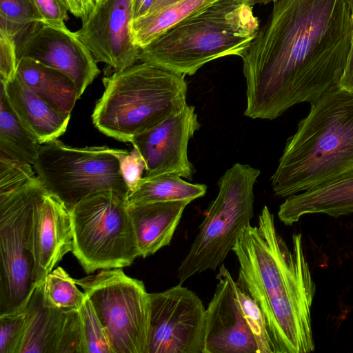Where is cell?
<instances>
[{"label": "cell", "mask_w": 353, "mask_h": 353, "mask_svg": "<svg viewBox=\"0 0 353 353\" xmlns=\"http://www.w3.org/2000/svg\"><path fill=\"white\" fill-rule=\"evenodd\" d=\"M261 171L234 163L218 182L219 192L210 205L189 251L178 268L179 284L204 271L216 270L232 250L254 212V185Z\"/></svg>", "instance_id": "8992f818"}, {"label": "cell", "mask_w": 353, "mask_h": 353, "mask_svg": "<svg viewBox=\"0 0 353 353\" xmlns=\"http://www.w3.org/2000/svg\"><path fill=\"white\" fill-rule=\"evenodd\" d=\"M317 213L334 217L353 213V173L286 197L278 216L292 225L303 215Z\"/></svg>", "instance_id": "e0dca14e"}, {"label": "cell", "mask_w": 353, "mask_h": 353, "mask_svg": "<svg viewBox=\"0 0 353 353\" xmlns=\"http://www.w3.org/2000/svg\"><path fill=\"white\" fill-rule=\"evenodd\" d=\"M259 27L252 6L236 0H217L139 48L138 59L193 75L216 59L242 57Z\"/></svg>", "instance_id": "277c9868"}, {"label": "cell", "mask_w": 353, "mask_h": 353, "mask_svg": "<svg viewBox=\"0 0 353 353\" xmlns=\"http://www.w3.org/2000/svg\"><path fill=\"white\" fill-rule=\"evenodd\" d=\"M239 2L248 5L250 6H253L254 4L256 3H262V4H267L271 2L275 3L279 0H236Z\"/></svg>", "instance_id": "74e56055"}, {"label": "cell", "mask_w": 353, "mask_h": 353, "mask_svg": "<svg viewBox=\"0 0 353 353\" xmlns=\"http://www.w3.org/2000/svg\"><path fill=\"white\" fill-rule=\"evenodd\" d=\"M19 59L13 37L0 31L1 83H6L16 77Z\"/></svg>", "instance_id": "1f68e13d"}, {"label": "cell", "mask_w": 353, "mask_h": 353, "mask_svg": "<svg viewBox=\"0 0 353 353\" xmlns=\"http://www.w3.org/2000/svg\"><path fill=\"white\" fill-rule=\"evenodd\" d=\"M64 3L69 12L81 20L92 11L95 6L93 0H64Z\"/></svg>", "instance_id": "836d02e7"}, {"label": "cell", "mask_w": 353, "mask_h": 353, "mask_svg": "<svg viewBox=\"0 0 353 353\" xmlns=\"http://www.w3.org/2000/svg\"><path fill=\"white\" fill-rule=\"evenodd\" d=\"M93 1L94 2V5H96V4H99V3H102V2H103L105 0H93Z\"/></svg>", "instance_id": "ab89813d"}, {"label": "cell", "mask_w": 353, "mask_h": 353, "mask_svg": "<svg viewBox=\"0 0 353 353\" xmlns=\"http://www.w3.org/2000/svg\"><path fill=\"white\" fill-rule=\"evenodd\" d=\"M353 173V92L338 87L310 103L272 176L278 197Z\"/></svg>", "instance_id": "3957f363"}, {"label": "cell", "mask_w": 353, "mask_h": 353, "mask_svg": "<svg viewBox=\"0 0 353 353\" xmlns=\"http://www.w3.org/2000/svg\"><path fill=\"white\" fill-rule=\"evenodd\" d=\"M40 144L11 108L1 86L0 157L32 165Z\"/></svg>", "instance_id": "cb8c5ba5"}, {"label": "cell", "mask_w": 353, "mask_h": 353, "mask_svg": "<svg viewBox=\"0 0 353 353\" xmlns=\"http://www.w3.org/2000/svg\"><path fill=\"white\" fill-rule=\"evenodd\" d=\"M74 281L91 301L113 353H148L150 293L141 281L121 268Z\"/></svg>", "instance_id": "9c48e42d"}, {"label": "cell", "mask_w": 353, "mask_h": 353, "mask_svg": "<svg viewBox=\"0 0 353 353\" xmlns=\"http://www.w3.org/2000/svg\"><path fill=\"white\" fill-rule=\"evenodd\" d=\"M39 11L42 21L46 23L64 26L68 19L69 11L65 5L60 0H32Z\"/></svg>", "instance_id": "d6a6232c"}, {"label": "cell", "mask_w": 353, "mask_h": 353, "mask_svg": "<svg viewBox=\"0 0 353 353\" xmlns=\"http://www.w3.org/2000/svg\"><path fill=\"white\" fill-rule=\"evenodd\" d=\"M217 0H181L161 10L132 20L130 32L134 43L143 48L191 15Z\"/></svg>", "instance_id": "7402d4cb"}, {"label": "cell", "mask_w": 353, "mask_h": 353, "mask_svg": "<svg viewBox=\"0 0 353 353\" xmlns=\"http://www.w3.org/2000/svg\"><path fill=\"white\" fill-rule=\"evenodd\" d=\"M32 165L0 157V195L8 194L37 175Z\"/></svg>", "instance_id": "f1b7e54d"}, {"label": "cell", "mask_w": 353, "mask_h": 353, "mask_svg": "<svg viewBox=\"0 0 353 353\" xmlns=\"http://www.w3.org/2000/svg\"><path fill=\"white\" fill-rule=\"evenodd\" d=\"M34 279L42 283L65 254L73 248L72 218L69 209L46 189L36 200L30 228Z\"/></svg>", "instance_id": "9a60e30c"}, {"label": "cell", "mask_w": 353, "mask_h": 353, "mask_svg": "<svg viewBox=\"0 0 353 353\" xmlns=\"http://www.w3.org/2000/svg\"><path fill=\"white\" fill-rule=\"evenodd\" d=\"M133 0H105L96 4L77 34L92 52L114 72L139 61V48L133 42L130 24Z\"/></svg>", "instance_id": "4fadbf2b"}, {"label": "cell", "mask_w": 353, "mask_h": 353, "mask_svg": "<svg viewBox=\"0 0 353 353\" xmlns=\"http://www.w3.org/2000/svg\"><path fill=\"white\" fill-rule=\"evenodd\" d=\"M205 184L191 183L179 175L159 174L144 176L127 197L128 205L155 202L189 200L205 195Z\"/></svg>", "instance_id": "603a6c76"}, {"label": "cell", "mask_w": 353, "mask_h": 353, "mask_svg": "<svg viewBox=\"0 0 353 353\" xmlns=\"http://www.w3.org/2000/svg\"><path fill=\"white\" fill-rule=\"evenodd\" d=\"M339 87L353 92V35L345 67L341 77Z\"/></svg>", "instance_id": "e575fe53"}, {"label": "cell", "mask_w": 353, "mask_h": 353, "mask_svg": "<svg viewBox=\"0 0 353 353\" xmlns=\"http://www.w3.org/2000/svg\"><path fill=\"white\" fill-rule=\"evenodd\" d=\"M76 285L74 279L63 268H56L43 280L45 301L62 310L79 311L87 296Z\"/></svg>", "instance_id": "d4e9b609"}, {"label": "cell", "mask_w": 353, "mask_h": 353, "mask_svg": "<svg viewBox=\"0 0 353 353\" xmlns=\"http://www.w3.org/2000/svg\"><path fill=\"white\" fill-rule=\"evenodd\" d=\"M117 157L121 174L130 192L136 188L142 179L143 170H145V161L134 147L130 152L118 149Z\"/></svg>", "instance_id": "4dcf8cb0"}, {"label": "cell", "mask_w": 353, "mask_h": 353, "mask_svg": "<svg viewBox=\"0 0 353 353\" xmlns=\"http://www.w3.org/2000/svg\"><path fill=\"white\" fill-rule=\"evenodd\" d=\"M14 40L19 59H30L65 73L76 83L79 97L100 73L92 52L66 26L37 22Z\"/></svg>", "instance_id": "7c38bea8"}, {"label": "cell", "mask_w": 353, "mask_h": 353, "mask_svg": "<svg viewBox=\"0 0 353 353\" xmlns=\"http://www.w3.org/2000/svg\"><path fill=\"white\" fill-rule=\"evenodd\" d=\"M230 273L222 263L205 310L203 353H257V347L234 298Z\"/></svg>", "instance_id": "2e32d148"}, {"label": "cell", "mask_w": 353, "mask_h": 353, "mask_svg": "<svg viewBox=\"0 0 353 353\" xmlns=\"http://www.w3.org/2000/svg\"><path fill=\"white\" fill-rule=\"evenodd\" d=\"M353 35L345 0H279L241 57L244 114L273 120L339 87Z\"/></svg>", "instance_id": "6da1fadb"}, {"label": "cell", "mask_w": 353, "mask_h": 353, "mask_svg": "<svg viewBox=\"0 0 353 353\" xmlns=\"http://www.w3.org/2000/svg\"><path fill=\"white\" fill-rule=\"evenodd\" d=\"M200 128L192 105L179 111L136 136L130 143L142 155L145 176L174 174L191 179L192 168L188 157V145Z\"/></svg>", "instance_id": "5bb4252c"}, {"label": "cell", "mask_w": 353, "mask_h": 353, "mask_svg": "<svg viewBox=\"0 0 353 353\" xmlns=\"http://www.w3.org/2000/svg\"><path fill=\"white\" fill-rule=\"evenodd\" d=\"M79 312L85 353H113L105 331L88 296Z\"/></svg>", "instance_id": "83f0119b"}, {"label": "cell", "mask_w": 353, "mask_h": 353, "mask_svg": "<svg viewBox=\"0 0 353 353\" xmlns=\"http://www.w3.org/2000/svg\"><path fill=\"white\" fill-rule=\"evenodd\" d=\"M24 311V328L17 353H57L68 311L46 303L43 281L33 289Z\"/></svg>", "instance_id": "ffe728a7"}, {"label": "cell", "mask_w": 353, "mask_h": 353, "mask_svg": "<svg viewBox=\"0 0 353 353\" xmlns=\"http://www.w3.org/2000/svg\"><path fill=\"white\" fill-rule=\"evenodd\" d=\"M45 190L37 176L0 195V315L23 309L37 285L30 228L36 200Z\"/></svg>", "instance_id": "30bf717a"}, {"label": "cell", "mask_w": 353, "mask_h": 353, "mask_svg": "<svg viewBox=\"0 0 353 353\" xmlns=\"http://www.w3.org/2000/svg\"><path fill=\"white\" fill-rule=\"evenodd\" d=\"M180 1L181 0H156V2L149 14L161 10Z\"/></svg>", "instance_id": "8d00e7d4"}, {"label": "cell", "mask_w": 353, "mask_h": 353, "mask_svg": "<svg viewBox=\"0 0 353 353\" xmlns=\"http://www.w3.org/2000/svg\"><path fill=\"white\" fill-rule=\"evenodd\" d=\"M127 197L114 191L102 192L70 210L72 252L86 274L130 266L140 256Z\"/></svg>", "instance_id": "52a82bcc"}, {"label": "cell", "mask_w": 353, "mask_h": 353, "mask_svg": "<svg viewBox=\"0 0 353 353\" xmlns=\"http://www.w3.org/2000/svg\"><path fill=\"white\" fill-rule=\"evenodd\" d=\"M150 303L148 353H203L206 309L194 292L179 284Z\"/></svg>", "instance_id": "8fae6325"}, {"label": "cell", "mask_w": 353, "mask_h": 353, "mask_svg": "<svg viewBox=\"0 0 353 353\" xmlns=\"http://www.w3.org/2000/svg\"><path fill=\"white\" fill-rule=\"evenodd\" d=\"M16 77L54 109L71 114L79 95L76 83L69 76L34 60L21 58Z\"/></svg>", "instance_id": "44dd1931"}, {"label": "cell", "mask_w": 353, "mask_h": 353, "mask_svg": "<svg viewBox=\"0 0 353 353\" xmlns=\"http://www.w3.org/2000/svg\"><path fill=\"white\" fill-rule=\"evenodd\" d=\"M156 0H133L132 20L148 14L153 8Z\"/></svg>", "instance_id": "d590c367"}, {"label": "cell", "mask_w": 353, "mask_h": 353, "mask_svg": "<svg viewBox=\"0 0 353 353\" xmlns=\"http://www.w3.org/2000/svg\"><path fill=\"white\" fill-rule=\"evenodd\" d=\"M350 10L351 17L353 21V0H345Z\"/></svg>", "instance_id": "f35d334b"}, {"label": "cell", "mask_w": 353, "mask_h": 353, "mask_svg": "<svg viewBox=\"0 0 353 353\" xmlns=\"http://www.w3.org/2000/svg\"><path fill=\"white\" fill-rule=\"evenodd\" d=\"M1 86L21 122L40 145L57 139L66 131L70 114L54 109L17 77L1 83Z\"/></svg>", "instance_id": "d6986e66"}, {"label": "cell", "mask_w": 353, "mask_h": 353, "mask_svg": "<svg viewBox=\"0 0 353 353\" xmlns=\"http://www.w3.org/2000/svg\"><path fill=\"white\" fill-rule=\"evenodd\" d=\"M25 323L23 309L0 315V353H17Z\"/></svg>", "instance_id": "f546056e"}, {"label": "cell", "mask_w": 353, "mask_h": 353, "mask_svg": "<svg viewBox=\"0 0 353 353\" xmlns=\"http://www.w3.org/2000/svg\"><path fill=\"white\" fill-rule=\"evenodd\" d=\"M42 21L32 0H0V31L14 39Z\"/></svg>", "instance_id": "4316f807"}, {"label": "cell", "mask_w": 353, "mask_h": 353, "mask_svg": "<svg viewBox=\"0 0 353 353\" xmlns=\"http://www.w3.org/2000/svg\"><path fill=\"white\" fill-rule=\"evenodd\" d=\"M105 87L92 119L104 134L121 141L156 125L186 104L185 76L139 61L103 79Z\"/></svg>", "instance_id": "5b68a950"}, {"label": "cell", "mask_w": 353, "mask_h": 353, "mask_svg": "<svg viewBox=\"0 0 353 353\" xmlns=\"http://www.w3.org/2000/svg\"><path fill=\"white\" fill-rule=\"evenodd\" d=\"M292 250L278 233L265 205L256 225L245 227L232 251L239 265L237 285L261 310L274 353H307L315 349L311 307L316 292L301 233Z\"/></svg>", "instance_id": "7a4b0ae2"}, {"label": "cell", "mask_w": 353, "mask_h": 353, "mask_svg": "<svg viewBox=\"0 0 353 353\" xmlns=\"http://www.w3.org/2000/svg\"><path fill=\"white\" fill-rule=\"evenodd\" d=\"M117 151L106 146L74 148L55 139L40 145L32 167L46 189L70 210L102 192L128 195Z\"/></svg>", "instance_id": "ba28073f"}, {"label": "cell", "mask_w": 353, "mask_h": 353, "mask_svg": "<svg viewBox=\"0 0 353 353\" xmlns=\"http://www.w3.org/2000/svg\"><path fill=\"white\" fill-rule=\"evenodd\" d=\"M239 308L255 340L257 353H274L265 316L254 300L230 278Z\"/></svg>", "instance_id": "484cf974"}, {"label": "cell", "mask_w": 353, "mask_h": 353, "mask_svg": "<svg viewBox=\"0 0 353 353\" xmlns=\"http://www.w3.org/2000/svg\"><path fill=\"white\" fill-rule=\"evenodd\" d=\"M189 200L128 205L140 256L170 245Z\"/></svg>", "instance_id": "ac0fdd59"}]
</instances>
